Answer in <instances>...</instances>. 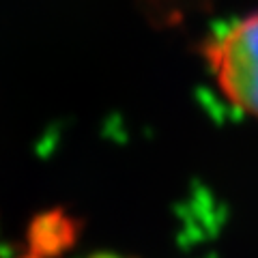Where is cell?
<instances>
[{
    "instance_id": "277c9868",
    "label": "cell",
    "mask_w": 258,
    "mask_h": 258,
    "mask_svg": "<svg viewBox=\"0 0 258 258\" xmlns=\"http://www.w3.org/2000/svg\"><path fill=\"white\" fill-rule=\"evenodd\" d=\"M22 258H41V256H35V254H30V256H22Z\"/></svg>"
},
{
    "instance_id": "6da1fadb",
    "label": "cell",
    "mask_w": 258,
    "mask_h": 258,
    "mask_svg": "<svg viewBox=\"0 0 258 258\" xmlns=\"http://www.w3.org/2000/svg\"><path fill=\"white\" fill-rule=\"evenodd\" d=\"M203 54L228 103L258 118V11L222 26Z\"/></svg>"
},
{
    "instance_id": "7a4b0ae2",
    "label": "cell",
    "mask_w": 258,
    "mask_h": 258,
    "mask_svg": "<svg viewBox=\"0 0 258 258\" xmlns=\"http://www.w3.org/2000/svg\"><path fill=\"white\" fill-rule=\"evenodd\" d=\"M80 232H82V222L62 207H56L32 217L26 239L35 256L56 258L76 245Z\"/></svg>"
},
{
    "instance_id": "3957f363",
    "label": "cell",
    "mask_w": 258,
    "mask_h": 258,
    "mask_svg": "<svg viewBox=\"0 0 258 258\" xmlns=\"http://www.w3.org/2000/svg\"><path fill=\"white\" fill-rule=\"evenodd\" d=\"M91 258H118V256H112V254H95Z\"/></svg>"
}]
</instances>
